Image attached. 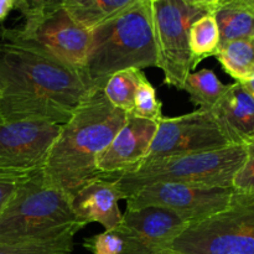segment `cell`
<instances>
[{"label": "cell", "instance_id": "6da1fadb", "mask_svg": "<svg viewBox=\"0 0 254 254\" xmlns=\"http://www.w3.org/2000/svg\"><path fill=\"white\" fill-rule=\"evenodd\" d=\"M96 87L83 69L0 42V117L62 126Z\"/></svg>", "mask_w": 254, "mask_h": 254}, {"label": "cell", "instance_id": "7a4b0ae2", "mask_svg": "<svg viewBox=\"0 0 254 254\" xmlns=\"http://www.w3.org/2000/svg\"><path fill=\"white\" fill-rule=\"evenodd\" d=\"M126 121L127 113L112 106L101 88H94L60 126L41 170L45 181L72 198L86 184L104 178L97 160Z\"/></svg>", "mask_w": 254, "mask_h": 254}, {"label": "cell", "instance_id": "3957f363", "mask_svg": "<svg viewBox=\"0 0 254 254\" xmlns=\"http://www.w3.org/2000/svg\"><path fill=\"white\" fill-rule=\"evenodd\" d=\"M148 67H156L151 0H138L130 9L91 31L83 71L93 87L103 89L112 74Z\"/></svg>", "mask_w": 254, "mask_h": 254}, {"label": "cell", "instance_id": "277c9868", "mask_svg": "<svg viewBox=\"0 0 254 254\" xmlns=\"http://www.w3.org/2000/svg\"><path fill=\"white\" fill-rule=\"evenodd\" d=\"M24 22L0 27L1 42L83 69L91 46V32L72 20L61 1L16 0Z\"/></svg>", "mask_w": 254, "mask_h": 254}, {"label": "cell", "instance_id": "5b68a950", "mask_svg": "<svg viewBox=\"0 0 254 254\" xmlns=\"http://www.w3.org/2000/svg\"><path fill=\"white\" fill-rule=\"evenodd\" d=\"M246 156V145H230L205 153L149 161L113 180H116L124 200L139 189L153 184L232 189L233 178L245 163Z\"/></svg>", "mask_w": 254, "mask_h": 254}, {"label": "cell", "instance_id": "8992f818", "mask_svg": "<svg viewBox=\"0 0 254 254\" xmlns=\"http://www.w3.org/2000/svg\"><path fill=\"white\" fill-rule=\"evenodd\" d=\"M83 226L77 222L72 198L45 181L41 170L25 179L0 217V238L30 241L55 237Z\"/></svg>", "mask_w": 254, "mask_h": 254}, {"label": "cell", "instance_id": "52a82bcc", "mask_svg": "<svg viewBox=\"0 0 254 254\" xmlns=\"http://www.w3.org/2000/svg\"><path fill=\"white\" fill-rule=\"evenodd\" d=\"M218 0H151L156 67L164 83L184 89L191 69L189 34L192 22L215 11Z\"/></svg>", "mask_w": 254, "mask_h": 254}, {"label": "cell", "instance_id": "ba28073f", "mask_svg": "<svg viewBox=\"0 0 254 254\" xmlns=\"http://www.w3.org/2000/svg\"><path fill=\"white\" fill-rule=\"evenodd\" d=\"M168 250L181 254H254V193L235 192L225 210L188 226Z\"/></svg>", "mask_w": 254, "mask_h": 254}, {"label": "cell", "instance_id": "9c48e42d", "mask_svg": "<svg viewBox=\"0 0 254 254\" xmlns=\"http://www.w3.org/2000/svg\"><path fill=\"white\" fill-rule=\"evenodd\" d=\"M233 145L226 136L212 113L196 109L174 118L164 117L158 123L149 153L144 163L205 153Z\"/></svg>", "mask_w": 254, "mask_h": 254}, {"label": "cell", "instance_id": "30bf717a", "mask_svg": "<svg viewBox=\"0 0 254 254\" xmlns=\"http://www.w3.org/2000/svg\"><path fill=\"white\" fill-rule=\"evenodd\" d=\"M233 189L201 188L181 184H153L127 197V208L155 206L166 208L183 218L189 226L202 222L230 205Z\"/></svg>", "mask_w": 254, "mask_h": 254}, {"label": "cell", "instance_id": "8fae6325", "mask_svg": "<svg viewBox=\"0 0 254 254\" xmlns=\"http://www.w3.org/2000/svg\"><path fill=\"white\" fill-rule=\"evenodd\" d=\"M60 126L14 122L0 117V173L30 174L42 170Z\"/></svg>", "mask_w": 254, "mask_h": 254}, {"label": "cell", "instance_id": "7c38bea8", "mask_svg": "<svg viewBox=\"0 0 254 254\" xmlns=\"http://www.w3.org/2000/svg\"><path fill=\"white\" fill-rule=\"evenodd\" d=\"M156 129L158 123L127 114L124 126L97 160L99 174L116 179L136 170L148 155Z\"/></svg>", "mask_w": 254, "mask_h": 254}, {"label": "cell", "instance_id": "4fadbf2b", "mask_svg": "<svg viewBox=\"0 0 254 254\" xmlns=\"http://www.w3.org/2000/svg\"><path fill=\"white\" fill-rule=\"evenodd\" d=\"M124 200L116 180L98 178L86 184L72 197V210L77 222L86 227L89 223H99L104 231L118 227L123 213L119 201Z\"/></svg>", "mask_w": 254, "mask_h": 254}, {"label": "cell", "instance_id": "5bb4252c", "mask_svg": "<svg viewBox=\"0 0 254 254\" xmlns=\"http://www.w3.org/2000/svg\"><path fill=\"white\" fill-rule=\"evenodd\" d=\"M122 225L130 230L154 253L168 250L175 238L188 228V223L166 208L148 207L128 210L122 217Z\"/></svg>", "mask_w": 254, "mask_h": 254}, {"label": "cell", "instance_id": "9a60e30c", "mask_svg": "<svg viewBox=\"0 0 254 254\" xmlns=\"http://www.w3.org/2000/svg\"><path fill=\"white\" fill-rule=\"evenodd\" d=\"M211 113L233 145L254 143V97L245 84H228Z\"/></svg>", "mask_w": 254, "mask_h": 254}, {"label": "cell", "instance_id": "2e32d148", "mask_svg": "<svg viewBox=\"0 0 254 254\" xmlns=\"http://www.w3.org/2000/svg\"><path fill=\"white\" fill-rule=\"evenodd\" d=\"M213 16L220 30V46L254 37V0H218Z\"/></svg>", "mask_w": 254, "mask_h": 254}, {"label": "cell", "instance_id": "e0dca14e", "mask_svg": "<svg viewBox=\"0 0 254 254\" xmlns=\"http://www.w3.org/2000/svg\"><path fill=\"white\" fill-rule=\"evenodd\" d=\"M138 0H62L61 4L77 25L93 31L130 9Z\"/></svg>", "mask_w": 254, "mask_h": 254}, {"label": "cell", "instance_id": "ac0fdd59", "mask_svg": "<svg viewBox=\"0 0 254 254\" xmlns=\"http://www.w3.org/2000/svg\"><path fill=\"white\" fill-rule=\"evenodd\" d=\"M83 247L92 254H155L122 223L86 238Z\"/></svg>", "mask_w": 254, "mask_h": 254}, {"label": "cell", "instance_id": "d6986e66", "mask_svg": "<svg viewBox=\"0 0 254 254\" xmlns=\"http://www.w3.org/2000/svg\"><path fill=\"white\" fill-rule=\"evenodd\" d=\"M223 71L236 82H247L254 77V37L230 41L216 54Z\"/></svg>", "mask_w": 254, "mask_h": 254}, {"label": "cell", "instance_id": "ffe728a7", "mask_svg": "<svg viewBox=\"0 0 254 254\" xmlns=\"http://www.w3.org/2000/svg\"><path fill=\"white\" fill-rule=\"evenodd\" d=\"M227 89L228 84H223L210 68L190 72L184 84V91L188 92L191 103L207 112H211Z\"/></svg>", "mask_w": 254, "mask_h": 254}, {"label": "cell", "instance_id": "44dd1931", "mask_svg": "<svg viewBox=\"0 0 254 254\" xmlns=\"http://www.w3.org/2000/svg\"><path fill=\"white\" fill-rule=\"evenodd\" d=\"M83 227L76 226L55 237L30 241H9L0 238V254H71L73 237Z\"/></svg>", "mask_w": 254, "mask_h": 254}, {"label": "cell", "instance_id": "7402d4cb", "mask_svg": "<svg viewBox=\"0 0 254 254\" xmlns=\"http://www.w3.org/2000/svg\"><path fill=\"white\" fill-rule=\"evenodd\" d=\"M191 52V69L207 57L216 56L220 47V30L213 12L203 15L192 22L189 34Z\"/></svg>", "mask_w": 254, "mask_h": 254}, {"label": "cell", "instance_id": "603a6c76", "mask_svg": "<svg viewBox=\"0 0 254 254\" xmlns=\"http://www.w3.org/2000/svg\"><path fill=\"white\" fill-rule=\"evenodd\" d=\"M145 77L144 71L140 69L119 71L109 77L102 91L112 106L131 114L136 89Z\"/></svg>", "mask_w": 254, "mask_h": 254}, {"label": "cell", "instance_id": "cb8c5ba5", "mask_svg": "<svg viewBox=\"0 0 254 254\" xmlns=\"http://www.w3.org/2000/svg\"><path fill=\"white\" fill-rule=\"evenodd\" d=\"M131 114L154 123H159L164 118L163 103L158 99L155 88L146 77L140 82L136 89Z\"/></svg>", "mask_w": 254, "mask_h": 254}, {"label": "cell", "instance_id": "d4e9b609", "mask_svg": "<svg viewBox=\"0 0 254 254\" xmlns=\"http://www.w3.org/2000/svg\"><path fill=\"white\" fill-rule=\"evenodd\" d=\"M247 156L233 178L232 189L238 193H254V143L246 145Z\"/></svg>", "mask_w": 254, "mask_h": 254}, {"label": "cell", "instance_id": "484cf974", "mask_svg": "<svg viewBox=\"0 0 254 254\" xmlns=\"http://www.w3.org/2000/svg\"><path fill=\"white\" fill-rule=\"evenodd\" d=\"M30 174H17V173H0V217L4 212L5 207L7 206L9 201L11 200L12 195L20 184L29 178Z\"/></svg>", "mask_w": 254, "mask_h": 254}, {"label": "cell", "instance_id": "4316f807", "mask_svg": "<svg viewBox=\"0 0 254 254\" xmlns=\"http://www.w3.org/2000/svg\"><path fill=\"white\" fill-rule=\"evenodd\" d=\"M15 6H16V0H0V22L6 19Z\"/></svg>", "mask_w": 254, "mask_h": 254}, {"label": "cell", "instance_id": "83f0119b", "mask_svg": "<svg viewBox=\"0 0 254 254\" xmlns=\"http://www.w3.org/2000/svg\"><path fill=\"white\" fill-rule=\"evenodd\" d=\"M243 84H245L246 88H247L248 91L251 92V94H252V96L254 97V77H253V78H251L250 81L243 82Z\"/></svg>", "mask_w": 254, "mask_h": 254}, {"label": "cell", "instance_id": "f1b7e54d", "mask_svg": "<svg viewBox=\"0 0 254 254\" xmlns=\"http://www.w3.org/2000/svg\"><path fill=\"white\" fill-rule=\"evenodd\" d=\"M156 254H181V253L175 252V251H171V250H164V251H161V252H159Z\"/></svg>", "mask_w": 254, "mask_h": 254}]
</instances>
